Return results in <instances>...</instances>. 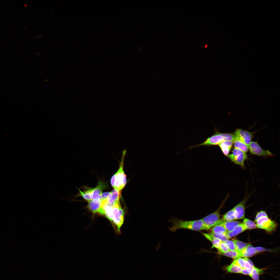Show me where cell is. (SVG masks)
Segmentation results:
<instances>
[{
  "instance_id": "obj_27",
  "label": "cell",
  "mask_w": 280,
  "mask_h": 280,
  "mask_svg": "<svg viewBox=\"0 0 280 280\" xmlns=\"http://www.w3.org/2000/svg\"><path fill=\"white\" fill-rule=\"evenodd\" d=\"M262 269H259L254 267L249 276L253 280H259V275L262 272Z\"/></svg>"
},
{
  "instance_id": "obj_21",
  "label": "cell",
  "mask_w": 280,
  "mask_h": 280,
  "mask_svg": "<svg viewBox=\"0 0 280 280\" xmlns=\"http://www.w3.org/2000/svg\"><path fill=\"white\" fill-rule=\"evenodd\" d=\"M242 268L234 261L232 264L226 268V270L229 272L235 273H241Z\"/></svg>"
},
{
  "instance_id": "obj_22",
  "label": "cell",
  "mask_w": 280,
  "mask_h": 280,
  "mask_svg": "<svg viewBox=\"0 0 280 280\" xmlns=\"http://www.w3.org/2000/svg\"><path fill=\"white\" fill-rule=\"evenodd\" d=\"M222 219L225 221H233L236 219L234 208H233L225 213Z\"/></svg>"
},
{
  "instance_id": "obj_15",
  "label": "cell",
  "mask_w": 280,
  "mask_h": 280,
  "mask_svg": "<svg viewBox=\"0 0 280 280\" xmlns=\"http://www.w3.org/2000/svg\"><path fill=\"white\" fill-rule=\"evenodd\" d=\"M238 251L240 253V257H251L256 253L255 248L250 244H248L245 248Z\"/></svg>"
},
{
  "instance_id": "obj_13",
  "label": "cell",
  "mask_w": 280,
  "mask_h": 280,
  "mask_svg": "<svg viewBox=\"0 0 280 280\" xmlns=\"http://www.w3.org/2000/svg\"><path fill=\"white\" fill-rule=\"evenodd\" d=\"M105 187L103 183L100 181L95 187L92 188V200L101 199L102 190Z\"/></svg>"
},
{
  "instance_id": "obj_8",
  "label": "cell",
  "mask_w": 280,
  "mask_h": 280,
  "mask_svg": "<svg viewBox=\"0 0 280 280\" xmlns=\"http://www.w3.org/2000/svg\"><path fill=\"white\" fill-rule=\"evenodd\" d=\"M256 222L257 227L268 232L274 230L277 226L276 223L268 217H262L259 219Z\"/></svg>"
},
{
  "instance_id": "obj_14",
  "label": "cell",
  "mask_w": 280,
  "mask_h": 280,
  "mask_svg": "<svg viewBox=\"0 0 280 280\" xmlns=\"http://www.w3.org/2000/svg\"><path fill=\"white\" fill-rule=\"evenodd\" d=\"M233 143V141H226L221 142L218 145L224 155L227 157L229 155Z\"/></svg>"
},
{
  "instance_id": "obj_31",
  "label": "cell",
  "mask_w": 280,
  "mask_h": 280,
  "mask_svg": "<svg viewBox=\"0 0 280 280\" xmlns=\"http://www.w3.org/2000/svg\"><path fill=\"white\" fill-rule=\"evenodd\" d=\"M225 242L227 244L229 250H236L235 244L233 241L228 240Z\"/></svg>"
},
{
  "instance_id": "obj_30",
  "label": "cell",
  "mask_w": 280,
  "mask_h": 280,
  "mask_svg": "<svg viewBox=\"0 0 280 280\" xmlns=\"http://www.w3.org/2000/svg\"><path fill=\"white\" fill-rule=\"evenodd\" d=\"M210 234L214 237L222 241L225 242L229 239L225 234H216L212 233Z\"/></svg>"
},
{
  "instance_id": "obj_10",
  "label": "cell",
  "mask_w": 280,
  "mask_h": 280,
  "mask_svg": "<svg viewBox=\"0 0 280 280\" xmlns=\"http://www.w3.org/2000/svg\"><path fill=\"white\" fill-rule=\"evenodd\" d=\"M250 196L245 195L243 200L233 208L235 211L236 219H243L245 216V206Z\"/></svg>"
},
{
  "instance_id": "obj_12",
  "label": "cell",
  "mask_w": 280,
  "mask_h": 280,
  "mask_svg": "<svg viewBox=\"0 0 280 280\" xmlns=\"http://www.w3.org/2000/svg\"><path fill=\"white\" fill-rule=\"evenodd\" d=\"M121 191L114 189L110 192L107 199L106 200L109 204H112L120 202Z\"/></svg>"
},
{
  "instance_id": "obj_36",
  "label": "cell",
  "mask_w": 280,
  "mask_h": 280,
  "mask_svg": "<svg viewBox=\"0 0 280 280\" xmlns=\"http://www.w3.org/2000/svg\"><path fill=\"white\" fill-rule=\"evenodd\" d=\"M115 174L112 177L111 180V184L114 188L115 187Z\"/></svg>"
},
{
  "instance_id": "obj_35",
  "label": "cell",
  "mask_w": 280,
  "mask_h": 280,
  "mask_svg": "<svg viewBox=\"0 0 280 280\" xmlns=\"http://www.w3.org/2000/svg\"><path fill=\"white\" fill-rule=\"evenodd\" d=\"M256 253L268 250V249L262 247H256L255 248Z\"/></svg>"
},
{
  "instance_id": "obj_34",
  "label": "cell",
  "mask_w": 280,
  "mask_h": 280,
  "mask_svg": "<svg viewBox=\"0 0 280 280\" xmlns=\"http://www.w3.org/2000/svg\"><path fill=\"white\" fill-rule=\"evenodd\" d=\"M110 192H105L102 193L101 197V200L103 201L106 200L107 199Z\"/></svg>"
},
{
  "instance_id": "obj_11",
  "label": "cell",
  "mask_w": 280,
  "mask_h": 280,
  "mask_svg": "<svg viewBox=\"0 0 280 280\" xmlns=\"http://www.w3.org/2000/svg\"><path fill=\"white\" fill-rule=\"evenodd\" d=\"M88 201V207L89 209L93 213H99L102 204V201L101 199Z\"/></svg>"
},
{
  "instance_id": "obj_25",
  "label": "cell",
  "mask_w": 280,
  "mask_h": 280,
  "mask_svg": "<svg viewBox=\"0 0 280 280\" xmlns=\"http://www.w3.org/2000/svg\"><path fill=\"white\" fill-rule=\"evenodd\" d=\"M236 250L240 251L243 249L248 245V244L237 240H234Z\"/></svg>"
},
{
  "instance_id": "obj_23",
  "label": "cell",
  "mask_w": 280,
  "mask_h": 280,
  "mask_svg": "<svg viewBox=\"0 0 280 280\" xmlns=\"http://www.w3.org/2000/svg\"><path fill=\"white\" fill-rule=\"evenodd\" d=\"M211 233L216 234H225L227 232L224 227L221 225H217L213 226L211 230Z\"/></svg>"
},
{
  "instance_id": "obj_3",
  "label": "cell",
  "mask_w": 280,
  "mask_h": 280,
  "mask_svg": "<svg viewBox=\"0 0 280 280\" xmlns=\"http://www.w3.org/2000/svg\"><path fill=\"white\" fill-rule=\"evenodd\" d=\"M236 139L234 134L222 133L215 130V134L207 138L203 143L196 145L191 146L190 148L200 146H211L218 145L221 142L226 141H233Z\"/></svg>"
},
{
  "instance_id": "obj_18",
  "label": "cell",
  "mask_w": 280,
  "mask_h": 280,
  "mask_svg": "<svg viewBox=\"0 0 280 280\" xmlns=\"http://www.w3.org/2000/svg\"><path fill=\"white\" fill-rule=\"evenodd\" d=\"M240 223L239 222L236 221H225L220 225L224 227L227 232H229L232 231Z\"/></svg>"
},
{
  "instance_id": "obj_19",
  "label": "cell",
  "mask_w": 280,
  "mask_h": 280,
  "mask_svg": "<svg viewBox=\"0 0 280 280\" xmlns=\"http://www.w3.org/2000/svg\"><path fill=\"white\" fill-rule=\"evenodd\" d=\"M235 148L239 149L246 153L249 150V146L244 143L236 139L233 141Z\"/></svg>"
},
{
  "instance_id": "obj_28",
  "label": "cell",
  "mask_w": 280,
  "mask_h": 280,
  "mask_svg": "<svg viewBox=\"0 0 280 280\" xmlns=\"http://www.w3.org/2000/svg\"><path fill=\"white\" fill-rule=\"evenodd\" d=\"M221 254L234 258H237L240 257L239 252L236 250H229L227 253Z\"/></svg>"
},
{
  "instance_id": "obj_24",
  "label": "cell",
  "mask_w": 280,
  "mask_h": 280,
  "mask_svg": "<svg viewBox=\"0 0 280 280\" xmlns=\"http://www.w3.org/2000/svg\"><path fill=\"white\" fill-rule=\"evenodd\" d=\"M78 190L81 195L85 199L88 201L92 200V188L89 189L83 192L79 189Z\"/></svg>"
},
{
  "instance_id": "obj_29",
  "label": "cell",
  "mask_w": 280,
  "mask_h": 280,
  "mask_svg": "<svg viewBox=\"0 0 280 280\" xmlns=\"http://www.w3.org/2000/svg\"><path fill=\"white\" fill-rule=\"evenodd\" d=\"M218 250V254H221L227 253L229 251L227 244L224 241L221 242Z\"/></svg>"
},
{
  "instance_id": "obj_33",
  "label": "cell",
  "mask_w": 280,
  "mask_h": 280,
  "mask_svg": "<svg viewBox=\"0 0 280 280\" xmlns=\"http://www.w3.org/2000/svg\"><path fill=\"white\" fill-rule=\"evenodd\" d=\"M253 268H242L241 273L245 275H250L252 272Z\"/></svg>"
},
{
  "instance_id": "obj_17",
  "label": "cell",
  "mask_w": 280,
  "mask_h": 280,
  "mask_svg": "<svg viewBox=\"0 0 280 280\" xmlns=\"http://www.w3.org/2000/svg\"><path fill=\"white\" fill-rule=\"evenodd\" d=\"M203 235L208 240L210 241L213 245L212 248L215 247L218 249L222 241L220 240L213 237L210 234L203 233Z\"/></svg>"
},
{
  "instance_id": "obj_7",
  "label": "cell",
  "mask_w": 280,
  "mask_h": 280,
  "mask_svg": "<svg viewBox=\"0 0 280 280\" xmlns=\"http://www.w3.org/2000/svg\"><path fill=\"white\" fill-rule=\"evenodd\" d=\"M248 146L250 152L252 155L266 157L274 156V155L268 150L263 149L257 142H251Z\"/></svg>"
},
{
  "instance_id": "obj_16",
  "label": "cell",
  "mask_w": 280,
  "mask_h": 280,
  "mask_svg": "<svg viewBox=\"0 0 280 280\" xmlns=\"http://www.w3.org/2000/svg\"><path fill=\"white\" fill-rule=\"evenodd\" d=\"M246 229L243 223L239 224L232 231L227 232L226 235L229 238L234 237L245 231Z\"/></svg>"
},
{
  "instance_id": "obj_9",
  "label": "cell",
  "mask_w": 280,
  "mask_h": 280,
  "mask_svg": "<svg viewBox=\"0 0 280 280\" xmlns=\"http://www.w3.org/2000/svg\"><path fill=\"white\" fill-rule=\"evenodd\" d=\"M234 134L236 136V139L244 143L248 146L251 142L253 132L241 129H237L235 130Z\"/></svg>"
},
{
  "instance_id": "obj_6",
  "label": "cell",
  "mask_w": 280,
  "mask_h": 280,
  "mask_svg": "<svg viewBox=\"0 0 280 280\" xmlns=\"http://www.w3.org/2000/svg\"><path fill=\"white\" fill-rule=\"evenodd\" d=\"M232 153L227 157L231 161L240 166L243 169L245 168L244 162L248 158V156L245 152L241 150L234 148L232 151Z\"/></svg>"
},
{
  "instance_id": "obj_1",
  "label": "cell",
  "mask_w": 280,
  "mask_h": 280,
  "mask_svg": "<svg viewBox=\"0 0 280 280\" xmlns=\"http://www.w3.org/2000/svg\"><path fill=\"white\" fill-rule=\"evenodd\" d=\"M100 213L105 215L120 229L124 220V212L120 202L110 204L106 200L102 201Z\"/></svg>"
},
{
  "instance_id": "obj_32",
  "label": "cell",
  "mask_w": 280,
  "mask_h": 280,
  "mask_svg": "<svg viewBox=\"0 0 280 280\" xmlns=\"http://www.w3.org/2000/svg\"><path fill=\"white\" fill-rule=\"evenodd\" d=\"M263 217H268V216L265 212L261 211L258 212L256 215L255 221L256 222L259 219Z\"/></svg>"
},
{
  "instance_id": "obj_26",
  "label": "cell",
  "mask_w": 280,
  "mask_h": 280,
  "mask_svg": "<svg viewBox=\"0 0 280 280\" xmlns=\"http://www.w3.org/2000/svg\"><path fill=\"white\" fill-rule=\"evenodd\" d=\"M242 223L246 229H251L256 228V225L252 221L247 219L243 220Z\"/></svg>"
},
{
  "instance_id": "obj_2",
  "label": "cell",
  "mask_w": 280,
  "mask_h": 280,
  "mask_svg": "<svg viewBox=\"0 0 280 280\" xmlns=\"http://www.w3.org/2000/svg\"><path fill=\"white\" fill-rule=\"evenodd\" d=\"M172 225L169 228L170 230L175 232L180 229H185L194 231L205 230L201 219L192 221H184L176 219L173 221Z\"/></svg>"
},
{
  "instance_id": "obj_5",
  "label": "cell",
  "mask_w": 280,
  "mask_h": 280,
  "mask_svg": "<svg viewBox=\"0 0 280 280\" xmlns=\"http://www.w3.org/2000/svg\"><path fill=\"white\" fill-rule=\"evenodd\" d=\"M229 195L228 194L227 195L225 198L222 201V204L217 210L201 219L204 223L205 230L209 229L218 224L219 221L220 220V211Z\"/></svg>"
},
{
  "instance_id": "obj_20",
  "label": "cell",
  "mask_w": 280,
  "mask_h": 280,
  "mask_svg": "<svg viewBox=\"0 0 280 280\" xmlns=\"http://www.w3.org/2000/svg\"><path fill=\"white\" fill-rule=\"evenodd\" d=\"M234 261L242 268H253L254 267L250 264L247 260L246 257L244 258H238Z\"/></svg>"
},
{
  "instance_id": "obj_4",
  "label": "cell",
  "mask_w": 280,
  "mask_h": 280,
  "mask_svg": "<svg viewBox=\"0 0 280 280\" xmlns=\"http://www.w3.org/2000/svg\"><path fill=\"white\" fill-rule=\"evenodd\" d=\"M127 153V150L126 149L122 150L120 167L117 171L115 174V177L114 189L118 191H121L127 183L126 176L123 170L124 159Z\"/></svg>"
},
{
  "instance_id": "obj_37",
  "label": "cell",
  "mask_w": 280,
  "mask_h": 280,
  "mask_svg": "<svg viewBox=\"0 0 280 280\" xmlns=\"http://www.w3.org/2000/svg\"><path fill=\"white\" fill-rule=\"evenodd\" d=\"M207 45H206V46H205V48H206V47H207Z\"/></svg>"
}]
</instances>
